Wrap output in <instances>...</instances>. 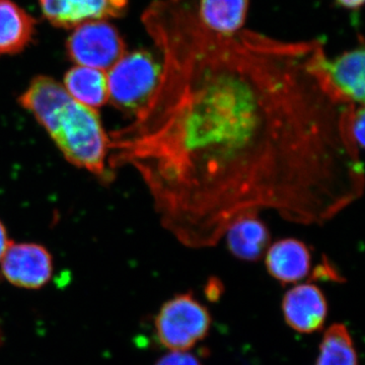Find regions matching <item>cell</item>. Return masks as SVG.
Wrapping results in <instances>:
<instances>
[{
	"label": "cell",
	"mask_w": 365,
	"mask_h": 365,
	"mask_svg": "<svg viewBox=\"0 0 365 365\" xmlns=\"http://www.w3.org/2000/svg\"><path fill=\"white\" fill-rule=\"evenodd\" d=\"M339 6L348 9H359L364 6V0H336Z\"/></svg>",
	"instance_id": "ffe728a7"
},
{
	"label": "cell",
	"mask_w": 365,
	"mask_h": 365,
	"mask_svg": "<svg viewBox=\"0 0 365 365\" xmlns=\"http://www.w3.org/2000/svg\"><path fill=\"white\" fill-rule=\"evenodd\" d=\"M364 106H357L351 118V134L360 150L364 148Z\"/></svg>",
	"instance_id": "2e32d148"
},
{
	"label": "cell",
	"mask_w": 365,
	"mask_h": 365,
	"mask_svg": "<svg viewBox=\"0 0 365 365\" xmlns=\"http://www.w3.org/2000/svg\"><path fill=\"white\" fill-rule=\"evenodd\" d=\"M143 25L162 76L148 106L114 132L110 165H131L160 225L189 249L215 247L247 213L323 225L364 192L357 106L326 78L319 40L218 35L190 0H155Z\"/></svg>",
	"instance_id": "6da1fadb"
},
{
	"label": "cell",
	"mask_w": 365,
	"mask_h": 365,
	"mask_svg": "<svg viewBox=\"0 0 365 365\" xmlns=\"http://www.w3.org/2000/svg\"><path fill=\"white\" fill-rule=\"evenodd\" d=\"M210 326L208 309L191 294L168 300L155 319L158 339L170 351H188L208 335Z\"/></svg>",
	"instance_id": "277c9868"
},
{
	"label": "cell",
	"mask_w": 365,
	"mask_h": 365,
	"mask_svg": "<svg viewBox=\"0 0 365 365\" xmlns=\"http://www.w3.org/2000/svg\"><path fill=\"white\" fill-rule=\"evenodd\" d=\"M64 88L79 104L97 110L109 101L107 72L76 66L64 76Z\"/></svg>",
	"instance_id": "5bb4252c"
},
{
	"label": "cell",
	"mask_w": 365,
	"mask_h": 365,
	"mask_svg": "<svg viewBox=\"0 0 365 365\" xmlns=\"http://www.w3.org/2000/svg\"><path fill=\"white\" fill-rule=\"evenodd\" d=\"M19 103L48 132L69 163L105 181L110 179L111 140L97 110L79 104L63 85L46 76H36Z\"/></svg>",
	"instance_id": "7a4b0ae2"
},
{
	"label": "cell",
	"mask_w": 365,
	"mask_h": 365,
	"mask_svg": "<svg viewBox=\"0 0 365 365\" xmlns=\"http://www.w3.org/2000/svg\"><path fill=\"white\" fill-rule=\"evenodd\" d=\"M46 20L57 28L74 29L88 21L119 18L128 0H40Z\"/></svg>",
	"instance_id": "52a82bcc"
},
{
	"label": "cell",
	"mask_w": 365,
	"mask_h": 365,
	"mask_svg": "<svg viewBox=\"0 0 365 365\" xmlns=\"http://www.w3.org/2000/svg\"><path fill=\"white\" fill-rule=\"evenodd\" d=\"M127 52L119 31L108 21H88L73 29L66 53L76 66L108 71Z\"/></svg>",
	"instance_id": "5b68a950"
},
{
	"label": "cell",
	"mask_w": 365,
	"mask_h": 365,
	"mask_svg": "<svg viewBox=\"0 0 365 365\" xmlns=\"http://www.w3.org/2000/svg\"><path fill=\"white\" fill-rule=\"evenodd\" d=\"M316 365H359L354 343L345 325L334 324L327 329Z\"/></svg>",
	"instance_id": "9a60e30c"
},
{
	"label": "cell",
	"mask_w": 365,
	"mask_h": 365,
	"mask_svg": "<svg viewBox=\"0 0 365 365\" xmlns=\"http://www.w3.org/2000/svg\"><path fill=\"white\" fill-rule=\"evenodd\" d=\"M155 365H202L195 355L187 351H170Z\"/></svg>",
	"instance_id": "e0dca14e"
},
{
	"label": "cell",
	"mask_w": 365,
	"mask_h": 365,
	"mask_svg": "<svg viewBox=\"0 0 365 365\" xmlns=\"http://www.w3.org/2000/svg\"><path fill=\"white\" fill-rule=\"evenodd\" d=\"M197 21L210 32L234 36L241 32L249 11V0H190Z\"/></svg>",
	"instance_id": "7c38bea8"
},
{
	"label": "cell",
	"mask_w": 365,
	"mask_h": 365,
	"mask_svg": "<svg viewBox=\"0 0 365 365\" xmlns=\"http://www.w3.org/2000/svg\"><path fill=\"white\" fill-rule=\"evenodd\" d=\"M36 20L13 0H0V56L18 54L30 44Z\"/></svg>",
	"instance_id": "4fadbf2b"
},
{
	"label": "cell",
	"mask_w": 365,
	"mask_h": 365,
	"mask_svg": "<svg viewBox=\"0 0 365 365\" xmlns=\"http://www.w3.org/2000/svg\"><path fill=\"white\" fill-rule=\"evenodd\" d=\"M9 241V235H7L6 228L4 227V223L0 222V262L4 258V254H6L7 248L11 245Z\"/></svg>",
	"instance_id": "ac0fdd59"
},
{
	"label": "cell",
	"mask_w": 365,
	"mask_h": 365,
	"mask_svg": "<svg viewBox=\"0 0 365 365\" xmlns=\"http://www.w3.org/2000/svg\"><path fill=\"white\" fill-rule=\"evenodd\" d=\"M260 215L247 213L228 227L223 239L235 258L242 261L260 260L270 245L271 235Z\"/></svg>",
	"instance_id": "8fae6325"
},
{
	"label": "cell",
	"mask_w": 365,
	"mask_h": 365,
	"mask_svg": "<svg viewBox=\"0 0 365 365\" xmlns=\"http://www.w3.org/2000/svg\"><path fill=\"white\" fill-rule=\"evenodd\" d=\"M0 263L2 275L14 287L38 289L52 277L51 254L41 245L11 242Z\"/></svg>",
	"instance_id": "8992f818"
},
{
	"label": "cell",
	"mask_w": 365,
	"mask_h": 365,
	"mask_svg": "<svg viewBox=\"0 0 365 365\" xmlns=\"http://www.w3.org/2000/svg\"><path fill=\"white\" fill-rule=\"evenodd\" d=\"M162 69V61L148 50L125 53L107 72L110 102L135 117L155 95Z\"/></svg>",
	"instance_id": "3957f363"
},
{
	"label": "cell",
	"mask_w": 365,
	"mask_h": 365,
	"mask_svg": "<svg viewBox=\"0 0 365 365\" xmlns=\"http://www.w3.org/2000/svg\"><path fill=\"white\" fill-rule=\"evenodd\" d=\"M285 322L297 332L311 334L323 328L328 304L317 285L299 284L288 290L282 300Z\"/></svg>",
	"instance_id": "ba28073f"
},
{
	"label": "cell",
	"mask_w": 365,
	"mask_h": 365,
	"mask_svg": "<svg viewBox=\"0 0 365 365\" xmlns=\"http://www.w3.org/2000/svg\"><path fill=\"white\" fill-rule=\"evenodd\" d=\"M220 285L218 283H209L207 288H206V294L209 297V299L216 300L220 297Z\"/></svg>",
	"instance_id": "d6986e66"
},
{
	"label": "cell",
	"mask_w": 365,
	"mask_h": 365,
	"mask_svg": "<svg viewBox=\"0 0 365 365\" xmlns=\"http://www.w3.org/2000/svg\"><path fill=\"white\" fill-rule=\"evenodd\" d=\"M265 264L274 279L282 284H292L309 275L312 255L304 242L288 237L269 246Z\"/></svg>",
	"instance_id": "30bf717a"
},
{
	"label": "cell",
	"mask_w": 365,
	"mask_h": 365,
	"mask_svg": "<svg viewBox=\"0 0 365 365\" xmlns=\"http://www.w3.org/2000/svg\"><path fill=\"white\" fill-rule=\"evenodd\" d=\"M364 45L350 51H346L330 60L327 57L324 71L327 79L334 91L355 106H364Z\"/></svg>",
	"instance_id": "9c48e42d"
}]
</instances>
